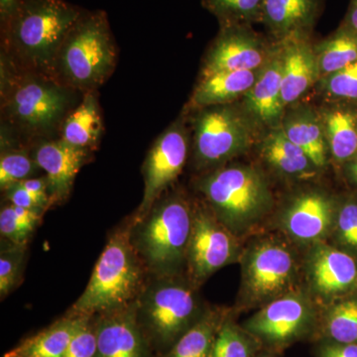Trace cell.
Here are the masks:
<instances>
[{
    "label": "cell",
    "mask_w": 357,
    "mask_h": 357,
    "mask_svg": "<svg viewBox=\"0 0 357 357\" xmlns=\"http://www.w3.org/2000/svg\"><path fill=\"white\" fill-rule=\"evenodd\" d=\"M149 278L131 243L128 220L110 234L88 285L68 312L93 317L130 306Z\"/></svg>",
    "instance_id": "1"
},
{
    "label": "cell",
    "mask_w": 357,
    "mask_h": 357,
    "mask_svg": "<svg viewBox=\"0 0 357 357\" xmlns=\"http://www.w3.org/2000/svg\"><path fill=\"white\" fill-rule=\"evenodd\" d=\"M83 13L65 0H17L13 15L1 25L4 42L26 64L49 74Z\"/></svg>",
    "instance_id": "2"
},
{
    "label": "cell",
    "mask_w": 357,
    "mask_h": 357,
    "mask_svg": "<svg viewBox=\"0 0 357 357\" xmlns=\"http://www.w3.org/2000/svg\"><path fill=\"white\" fill-rule=\"evenodd\" d=\"M194 206L180 194L160 197L140 220H131L130 241L150 277L180 276L185 268Z\"/></svg>",
    "instance_id": "3"
},
{
    "label": "cell",
    "mask_w": 357,
    "mask_h": 357,
    "mask_svg": "<svg viewBox=\"0 0 357 357\" xmlns=\"http://www.w3.org/2000/svg\"><path fill=\"white\" fill-rule=\"evenodd\" d=\"M198 189L218 220L234 234L259 222L273 204L264 174L243 164L211 170L199 178Z\"/></svg>",
    "instance_id": "4"
},
{
    "label": "cell",
    "mask_w": 357,
    "mask_h": 357,
    "mask_svg": "<svg viewBox=\"0 0 357 357\" xmlns=\"http://www.w3.org/2000/svg\"><path fill=\"white\" fill-rule=\"evenodd\" d=\"M178 278L150 277L136 300L138 323L151 349L169 351L204 314L196 287Z\"/></svg>",
    "instance_id": "5"
},
{
    "label": "cell",
    "mask_w": 357,
    "mask_h": 357,
    "mask_svg": "<svg viewBox=\"0 0 357 357\" xmlns=\"http://www.w3.org/2000/svg\"><path fill=\"white\" fill-rule=\"evenodd\" d=\"M116 48L107 13H83L59 52L56 69L75 88L102 84L115 67Z\"/></svg>",
    "instance_id": "6"
},
{
    "label": "cell",
    "mask_w": 357,
    "mask_h": 357,
    "mask_svg": "<svg viewBox=\"0 0 357 357\" xmlns=\"http://www.w3.org/2000/svg\"><path fill=\"white\" fill-rule=\"evenodd\" d=\"M192 126V155L199 170L220 168L248 151L262 135L238 102L199 109Z\"/></svg>",
    "instance_id": "7"
},
{
    "label": "cell",
    "mask_w": 357,
    "mask_h": 357,
    "mask_svg": "<svg viewBox=\"0 0 357 357\" xmlns=\"http://www.w3.org/2000/svg\"><path fill=\"white\" fill-rule=\"evenodd\" d=\"M238 255L234 234L222 225L210 206H194L185 269L188 280L198 288L220 270L234 262Z\"/></svg>",
    "instance_id": "8"
},
{
    "label": "cell",
    "mask_w": 357,
    "mask_h": 357,
    "mask_svg": "<svg viewBox=\"0 0 357 357\" xmlns=\"http://www.w3.org/2000/svg\"><path fill=\"white\" fill-rule=\"evenodd\" d=\"M69 102L67 89L54 82L25 77L9 91L6 110L21 128L32 132H43L60 122Z\"/></svg>",
    "instance_id": "9"
},
{
    "label": "cell",
    "mask_w": 357,
    "mask_h": 357,
    "mask_svg": "<svg viewBox=\"0 0 357 357\" xmlns=\"http://www.w3.org/2000/svg\"><path fill=\"white\" fill-rule=\"evenodd\" d=\"M189 146V133L181 121L174 122L155 141L143 165L142 201L131 215V220L135 222L144 217L163 192L175 182L187 162Z\"/></svg>",
    "instance_id": "10"
},
{
    "label": "cell",
    "mask_w": 357,
    "mask_h": 357,
    "mask_svg": "<svg viewBox=\"0 0 357 357\" xmlns=\"http://www.w3.org/2000/svg\"><path fill=\"white\" fill-rule=\"evenodd\" d=\"M274 41L250 25L220 26L204 59L199 79L223 72L260 70L273 50Z\"/></svg>",
    "instance_id": "11"
},
{
    "label": "cell",
    "mask_w": 357,
    "mask_h": 357,
    "mask_svg": "<svg viewBox=\"0 0 357 357\" xmlns=\"http://www.w3.org/2000/svg\"><path fill=\"white\" fill-rule=\"evenodd\" d=\"M295 275L292 253L281 244L264 241L248 253L244 266L243 287L251 302L282 297Z\"/></svg>",
    "instance_id": "12"
},
{
    "label": "cell",
    "mask_w": 357,
    "mask_h": 357,
    "mask_svg": "<svg viewBox=\"0 0 357 357\" xmlns=\"http://www.w3.org/2000/svg\"><path fill=\"white\" fill-rule=\"evenodd\" d=\"M311 321V307L304 298L282 296L249 319L245 330L263 344L284 347L299 340Z\"/></svg>",
    "instance_id": "13"
},
{
    "label": "cell",
    "mask_w": 357,
    "mask_h": 357,
    "mask_svg": "<svg viewBox=\"0 0 357 357\" xmlns=\"http://www.w3.org/2000/svg\"><path fill=\"white\" fill-rule=\"evenodd\" d=\"M282 46L280 42L274 41L273 50L266 64L260 69L255 84L238 102L261 133L280 128L286 110L282 96Z\"/></svg>",
    "instance_id": "14"
},
{
    "label": "cell",
    "mask_w": 357,
    "mask_h": 357,
    "mask_svg": "<svg viewBox=\"0 0 357 357\" xmlns=\"http://www.w3.org/2000/svg\"><path fill=\"white\" fill-rule=\"evenodd\" d=\"M96 357H147L150 347L136 316L135 302L114 312L95 316Z\"/></svg>",
    "instance_id": "15"
},
{
    "label": "cell",
    "mask_w": 357,
    "mask_h": 357,
    "mask_svg": "<svg viewBox=\"0 0 357 357\" xmlns=\"http://www.w3.org/2000/svg\"><path fill=\"white\" fill-rule=\"evenodd\" d=\"M283 53L282 96L286 109L303 100L319 79L312 33H298L279 41Z\"/></svg>",
    "instance_id": "16"
},
{
    "label": "cell",
    "mask_w": 357,
    "mask_h": 357,
    "mask_svg": "<svg viewBox=\"0 0 357 357\" xmlns=\"http://www.w3.org/2000/svg\"><path fill=\"white\" fill-rule=\"evenodd\" d=\"M31 155L48 178L51 206L64 204L69 199L77 173L89 159V151L60 139L40 143Z\"/></svg>",
    "instance_id": "17"
},
{
    "label": "cell",
    "mask_w": 357,
    "mask_h": 357,
    "mask_svg": "<svg viewBox=\"0 0 357 357\" xmlns=\"http://www.w3.org/2000/svg\"><path fill=\"white\" fill-rule=\"evenodd\" d=\"M335 204L326 192L311 190L294 197L284 215L289 234L301 241H314L328 234L335 220Z\"/></svg>",
    "instance_id": "18"
},
{
    "label": "cell",
    "mask_w": 357,
    "mask_h": 357,
    "mask_svg": "<svg viewBox=\"0 0 357 357\" xmlns=\"http://www.w3.org/2000/svg\"><path fill=\"white\" fill-rule=\"evenodd\" d=\"M280 128L321 172L326 168L331 155L319 109L303 102L291 105L285 110Z\"/></svg>",
    "instance_id": "19"
},
{
    "label": "cell",
    "mask_w": 357,
    "mask_h": 357,
    "mask_svg": "<svg viewBox=\"0 0 357 357\" xmlns=\"http://www.w3.org/2000/svg\"><path fill=\"white\" fill-rule=\"evenodd\" d=\"M324 0H263L261 23L274 41L298 33H312Z\"/></svg>",
    "instance_id": "20"
},
{
    "label": "cell",
    "mask_w": 357,
    "mask_h": 357,
    "mask_svg": "<svg viewBox=\"0 0 357 357\" xmlns=\"http://www.w3.org/2000/svg\"><path fill=\"white\" fill-rule=\"evenodd\" d=\"M312 287L326 297L351 290L357 285V263L352 256L330 246L319 245L309 263Z\"/></svg>",
    "instance_id": "21"
},
{
    "label": "cell",
    "mask_w": 357,
    "mask_h": 357,
    "mask_svg": "<svg viewBox=\"0 0 357 357\" xmlns=\"http://www.w3.org/2000/svg\"><path fill=\"white\" fill-rule=\"evenodd\" d=\"M258 142L263 161L281 177L309 181L321 173L309 156L289 139L281 128L265 131Z\"/></svg>",
    "instance_id": "22"
},
{
    "label": "cell",
    "mask_w": 357,
    "mask_h": 357,
    "mask_svg": "<svg viewBox=\"0 0 357 357\" xmlns=\"http://www.w3.org/2000/svg\"><path fill=\"white\" fill-rule=\"evenodd\" d=\"M331 157L347 163L357 155V103L328 102L319 109Z\"/></svg>",
    "instance_id": "23"
},
{
    "label": "cell",
    "mask_w": 357,
    "mask_h": 357,
    "mask_svg": "<svg viewBox=\"0 0 357 357\" xmlns=\"http://www.w3.org/2000/svg\"><path fill=\"white\" fill-rule=\"evenodd\" d=\"M260 70L223 72L199 79L190 107L199 110L239 102L255 84Z\"/></svg>",
    "instance_id": "24"
},
{
    "label": "cell",
    "mask_w": 357,
    "mask_h": 357,
    "mask_svg": "<svg viewBox=\"0 0 357 357\" xmlns=\"http://www.w3.org/2000/svg\"><path fill=\"white\" fill-rule=\"evenodd\" d=\"M77 314L68 312L41 332L26 338L7 356L13 357H64L76 328Z\"/></svg>",
    "instance_id": "25"
},
{
    "label": "cell",
    "mask_w": 357,
    "mask_h": 357,
    "mask_svg": "<svg viewBox=\"0 0 357 357\" xmlns=\"http://www.w3.org/2000/svg\"><path fill=\"white\" fill-rule=\"evenodd\" d=\"M102 123L95 95L86 93L83 102L66 119L61 139L72 146L91 151L98 145Z\"/></svg>",
    "instance_id": "26"
},
{
    "label": "cell",
    "mask_w": 357,
    "mask_h": 357,
    "mask_svg": "<svg viewBox=\"0 0 357 357\" xmlns=\"http://www.w3.org/2000/svg\"><path fill=\"white\" fill-rule=\"evenodd\" d=\"M225 314L222 310H204L201 318L160 357H208Z\"/></svg>",
    "instance_id": "27"
},
{
    "label": "cell",
    "mask_w": 357,
    "mask_h": 357,
    "mask_svg": "<svg viewBox=\"0 0 357 357\" xmlns=\"http://www.w3.org/2000/svg\"><path fill=\"white\" fill-rule=\"evenodd\" d=\"M314 50L321 79L357 61V36L338 26L330 36L314 43Z\"/></svg>",
    "instance_id": "28"
},
{
    "label": "cell",
    "mask_w": 357,
    "mask_h": 357,
    "mask_svg": "<svg viewBox=\"0 0 357 357\" xmlns=\"http://www.w3.org/2000/svg\"><path fill=\"white\" fill-rule=\"evenodd\" d=\"M43 215L6 202L0 210L1 241L16 246H28Z\"/></svg>",
    "instance_id": "29"
},
{
    "label": "cell",
    "mask_w": 357,
    "mask_h": 357,
    "mask_svg": "<svg viewBox=\"0 0 357 357\" xmlns=\"http://www.w3.org/2000/svg\"><path fill=\"white\" fill-rule=\"evenodd\" d=\"M220 26L261 23L263 0H201Z\"/></svg>",
    "instance_id": "30"
},
{
    "label": "cell",
    "mask_w": 357,
    "mask_h": 357,
    "mask_svg": "<svg viewBox=\"0 0 357 357\" xmlns=\"http://www.w3.org/2000/svg\"><path fill=\"white\" fill-rule=\"evenodd\" d=\"M326 330L333 342L357 344V298L342 301L331 309Z\"/></svg>",
    "instance_id": "31"
},
{
    "label": "cell",
    "mask_w": 357,
    "mask_h": 357,
    "mask_svg": "<svg viewBox=\"0 0 357 357\" xmlns=\"http://www.w3.org/2000/svg\"><path fill=\"white\" fill-rule=\"evenodd\" d=\"M28 246H16L1 241L0 298L1 301L20 285L27 260Z\"/></svg>",
    "instance_id": "32"
},
{
    "label": "cell",
    "mask_w": 357,
    "mask_h": 357,
    "mask_svg": "<svg viewBox=\"0 0 357 357\" xmlns=\"http://www.w3.org/2000/svg\"><path fill=\"white\" fill-rule=\"evenodd\" d=\"M316 86L328 102L357 103V61L319 79Z\"/></svg>",
    "instance_id": "33"
},
{
    "label": "cell",
    "mask_w": 357,
    "mask_h": 357,
    "mask_svg": "<svg viewBox=\"0 0 357 357\" xmlns=\"http://www.w3.org/2000/svg\"><path fill=\"white\" fill-rule=\"evenodd\" d=\"M42 169L32 155L20 149L2 151L0 157V188L3 192L9 185L26 178L36 177Z\"/></svg>",
    "instance_id": "34"
},
{
    "label": "cell",
    "mask_w": 357,
    "mask_h": 357,
    "mask_svg": "<svg viewBox=\"0 0 357 357\" xmlns=\"http://www.w3.org/2000/svg\"><path fill=\"white\" fill-rule=\"evenodd\" d=\"M255 345L248 333L225 319L208 357H251Z\"/></svg>",
    "instance_id": "35"
},
{
    "label": "cell",
    "mask_w": 357,
    "mask_h": 357,
    "mask_svg": "<svg viewBox=\"0 0 357 357\" xmlns=\"http://www.w3.org/2000/svg\"><path fill=\"white\" fill-rule=\"evenodd\" d=\"M75 332L64 357H96L98 349L95 316H77Z\"/></svg>",
    "instance_id": "36"
},
{
    "label": "cell",
    "mask_w": 357,
    "mask_h": 357,
    "mask_svg": "<svg viewBox=\"0 0 357 357\" xmlns=\"http://www.w3.org/2000/svg\"><path fill=\"white\" fill-rule=\"evenodd\" d=\"M3 192H6V202L8 203L35 211L40 215H44L46 211L52 208L50 197L33 194L25 190L20 183L9 185Z\"/></svg>",
    "instance_id": "37"
},
{
    "label": "cell",
    "mask_w": 357,
    "mask_h": 357,
    "mask_svg": "<svg viewBox=\"0 0 357 357\" xmlns=\"http://www.w3.org/2000/svg\"><path fill=\"white\" fill-rule=\"evenodd\" d=\"M337 229L340 243L352 251H357V202L342 204L337 213Z\"/></svg>",
    "instance_id": "38"
},
{
    "label": "cell",
    "mask_w": 357,
    "mask_h": 357,
    "mask_svg": "<svg viewBox=\"0 0 357 357\" xmlns=\"http://www.w3.org/2000/svg\"><path fill=\"white\" fill-rule=\"evenodd\" d=\"M319 357H357V344L333 342L323 345L319 349Z\"/></svg>",
    "instance_id": "39"
},
{
    "label": "cell",
    "mask_w": 357,
    "mask_h": 357,
    "mask_svg": "<svg viewBox=\"0 0 357 357\" xmlns=\"http://www.w3.org/2000/svg\"><path fill=\"white\" fill-rule=\"evenodd\" d=\"M25 190L36 195H46L49 196L48 192V178L46 175L41 177H33L26 178V180L18 182Z\"/></svg>",
    "instance_id": "40"
},
{
    "label": "cell",
    "mask_w": 357,
    "mask_h": 357,
    "mask_svg": "<svg viewBox=\"0 0 357 357\" xmlns=\"http://www.w3.org/2000/svg\"><path fill=\"white\" fill-rule=\"evenodd\" d=\"M340 26L357 36V0H351L347 14Z\"/></svg>",
    "instance_id": "41"
},
{
    "label": "cell",
    "mask_w": 357,
    "mask_h": 357,
    "mask_svg": "<svg viewBox=\"0 0 357 357\" xmlns=\"http://www.w3.org/2000/svg\"><path fill=\"white\" fill-rule=\"evenodd\" d=\"M17 0H0V17L1 25L6 24L7 20L13 15Z\"/></svg>",
    "instance_id": "42"
},
{
    "label": "cell",
    "mask_w": 357,
    "mask_h": 357,
    "mask_svg": "<svg viewBox=\"0 0 357 357\" xmlns=\"http://www.w3.org/2000/svg\"><path fill=\"white\" fill-rule=\"evenodd\" d=\"M345 172L351 182L357 185V155L345 163Z\"/></svg>",
    "instance_id": "43"
},
{
    "label": "cell",
    "mask_w": 357,
    "mask_h": 357,
    "mask_svg": "<svg viewBox=\"0 0 357 357\" xmlns=\"http://www.w3.org/2000/svg\"><path fill=\"white\" fill-rule=\"evenodd\" d=\"M4 357H13V356H7V354H6V356H4Z\"/></svg>",
    "instance_id": "44"
}]
</instances>
